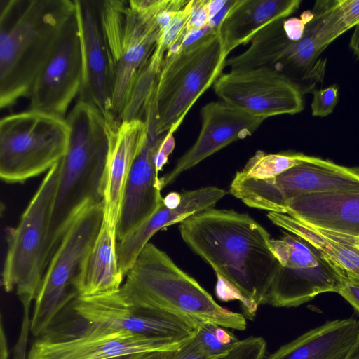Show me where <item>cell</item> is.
I'll list each match as a JSON object with an SVG mask.
<instances>
[{
  "instance_id": "6da1fadb",
  "label": "cell",
  "mask_w": 359,
  "mask_h": 359,
  "mask_svg": "<svg viewBox=\"0 0 359 359\" xmlns=\"http://www.w3.org/2000/svg\"><path fill=\"white\" fill-rule=\"evenodd\" d=\"M185 243L240 297L243 315L252 319L266 298L280 263L269 232L249 215L213 208L180 223Z\"/></svg>"
},
{
  "instance_id": "7a4b0ae2",
  "label": "cell",
  "mask_w": 359,
  "mask_h": 359,
  "mask_svg": "<svg viewBox=\"0 0 359 359\" xmlns=\"http://www.w3.org/2000/svg\"><path fill=\"white\" fill-rule=\"evenodd\" d=\"M75 11V0L0 1L1 109L29 97Z\"/></svg>"
},
{
  "instance_id": "3957f363",
  "label": "cell",
  "mask_w": 359,
  "mask_h": 359,
  "mask_svg": "<svg viewBox=\"0 0 359 359\" xmlns=\"http://www.w3.org/2000/svg\"><path fill=\"white\" fill-rule=\"evenodd\" d=\"M113 294L128 306L168 312L198 325L208 323L241 331L247 325L243 314L219 305L194 278L149 242Z\"/></svg>"
},
{
  "instance_id": "277c9868",
  "label": "cell",
  "mask_w": 359,
  "mask_h": 359,
  "mask_svg": "<svg viewBox=\"0 0 359 359\" xmlns=\"http://www.w3.org/2000/svg\"><path fill=\"white\" fill-rule=\"evenodd\" d=\"M69 137L51 217L48 263L76 214L88 203H103L109 151L106 118L94 105L78 100L67 114Z\"/></svg>"
},
{
  "instance_id": "5b68a950",
  "label": "cell",
  "mask_w": 359,
  "mask_h": 359,
  "mask_svg": "<svg viewBox=\"0 0 359 359\" xmlns=\"http://www.w3.org/2000/svg\"><path fill=\"white\" fill-rule=\"evenodd\" d=\"M313 19L299 40L289 39L283 28V19L262 28L243 53L226 59L231 70L265 68L281 75L301 92L312 93L323 81L326 60L323 51L340 36L332 12L320 1L311 10Z\"/></svg>"
},
{
  "instance_id": "8992f818",
  "label": "cell",
  "mask_w": 359,
  "mask_h": 359,
  "mask_svg": "<svg viewBox=\"0 0 359 359\" xmlns=\"http://www.w3.org/2000/svg\"><path fill=\"white\" fill-rule=\"evenodd\" d=\"M60 172V161L46 174L18 225L6 230L2 285L30 308L48 264V234Z\"/></svg>"
},
{
  "instance_id": "52a82bcc",
  "label": "cell",
  "mask_w": 359,
  "mask_h": 359,
  "mask_svg": "<svg viewBox=\"0 0 359 359\" xmlns=\"http://www.w3.org/2000/svg\"><path fill=\"white\" fill-rule=\"evenodd\" d=\"M227 56L217 33L164 58L156 83L159 134L174 133L198 98L222 74Z\"/></svg>"
},
{
  "instance_id": "ba28073f",
  "label": "cell",
  "mask_w": 359,
  "mask_h": 359,
  "mask_svg": "<svg viewBox=\"0 0 359 359\" xmlns=\"http://www.w3.org/2000/svg\"><path fill=\"white\" fill-rule=\"evenodd\" d=\"M111 74L112 116L120 120L160 36L155 18L137 14L128 1L97 2Z\"/></svg>"
},
{
  "instance_id": "9c48e42d",
  "label": "cell",
  "mask_w": 359,
  "mask_h": 359,
  "mask_svg": "<svg viewBox=\"0 0 359 359\" xmlns=\"http://www.w3.org/2000/svg\"><path fill=\"white\" fill-rule=\"evenodd\" d=\"M66 118L29 109L0 121V177L23 183L48 172L65 156L69 137Z\"/></svg>"
},
{
  "instance_id": "30bf717a",
  "label": "cell",
  "mask_w": 359,
  "mask_h": 359,
  "mask_svg": "<svg viewBox=\"0 0 359 359\" xmlns=\"http://www.w3.org/2000/svg\"><path fill=\"white\" fill-rule=\"evenodd\" d=\"M229 192L249 207L285 214L288 203L305 194L359 193V168L308 156L300 164L267 179L236 174Z\"/></svg>"
},
{
  "instance_id": "8fae6325",
  "label": "cell",
  "mask_w": 359,
  "mask_h": 359,
  "mask_svg": "<svg viewBox=\"0 0 359 359\" xmlns=\"http://www.w3.org/2000/svg\"><path fill=\"white\" fill-rule=\"evenodd\" d=\"M103 203H88L74 217L54 252L35 298L31 332L41 337L77 294L74 282L103 222Z\"/></svg>"
},
{
  "instance_id": "7c38bea8",
  "label": "cell",
  "mask_w": 359,
  "mask_h": 359,
  "mask_svg": "<svg viewBox=\"0 0 359 359\" xmlns=\"http://www.w3.org/2000/svg\"><path fill=\"white\" fill-rule=\"evenodd\" d=\"M76 316L74 320L57 328L50 326L32 345L27 359H109L176 351L182 345L167 339L105 328Z\"/></svg>"
},
{
  "instance_id": "4fadbf2b",
  "label": "cell",
  "mask_w": 359,
  "mask_h": 359,
  "mask_svg": "<svg viewBox=\"0 0 359 359\" xmlns=\"http://www.w3.org/2000/svg\"><path fill=\"white\" fill-rule=\"evenodd\" d=\"M280 263L266 303L274 307H297L324 292H338L344 276L317 248L302 238L285 233L270 239Z\"/></svg>"
},
{
  "instance_id": "5bb4252c",
  "label": "cell",
  "mask_w": 359,
  "mask_h": 359,
  "mask_svg": "<svg viewBox=\"0 0 359 359\" xmlns=\"http://www.w3.org/2000/svg\"><path fill=\"white\" fill-rule=\"evenodd\" d=\"M155 96V93H151L144 106L142 118L146 124L147 136L126 184L116 226L118 242L148 220L163 203L155 157L167 133L157 132Z\"/></svg>"
},
{
  "instance_id": "9a60e30c",
  "label": "cell",
  "mask_w": 359,
  "mask_h": 359,
  "mask_svg": "<svg viewBox=\"0 0 359 359\" xmlns=\"http://www.w3.org/2000/svg\"><path fill=\"white\" fill-rule=\"evenodd\" d=\"M213 88L222 101L265 119L304 109L299 89L269 69H230L219 76Z\"/></svg>"
},
{
  "instance_id": "2e32d148",
  "label": "cell",
  "mask_w": 359,
  "mask_h": 359,
  "mask_svg": "<svg viewBox=\"0 0 359 359\" xmlns=\"http://www.w3.org/2000/svg\"><path fill=\"white\" fill-rule=\"evenodd\" d=\"M76 315L96 325L131 332L149 338L183 344L192 338L198 325L172 313L128 306L113 293L76 297L72 303Z\"/></svg>"
},
{
  "instance_id": "e0dca14e",
  "label": "cell",
  "mask_w": 359,
  "mask_h": 359,
  "mask_svg": "<svg viewBox=\"0 0 359 359\" xmlns=\"http://www.w3.org/2000/svg\"><path fill=\"white\" fill-rule=\"evenodd\" d=\"M82 53L76 11L55 51L37 76L29 97V109L64 118L79 93Z\"/></svg>"
},
{
  "instance_id": "ac0fdd59",
  "label": "cell",
  "mask_w": 359,
  "mask_h": 359,
  "mask_svg": "<svg viewBox=\"0 0 359 359\" xmlns=\"http://www.w3.org/2000/svg\"><path fill=\"white\" fill-rule=\"evenodd\" d=\"M201 128L196 140L174 168L160 177L161 189L221 149L251 135L266 120L224 101L204 105L201 109Z\"/></svg>"
},
{
  "instance_id": "d6986e66",
  "label": "cell",
  "mask_w": 359,
  "mask_h": 359,
  "mask_svg": "<svg viewBox=\"0 0 359 359\" xmlns=\"http://www.w3.org/2000/svg\"><path fill=\"white\" fill-rule=\"evenodd\" d=\"M75 4L82 53L79 100L94 105L106 118L113 116L111 74L97 2L75 0Z\"/></svg>"
},
{
  "instance_id": "ffe728a7",
  "label": "cell",
  "mask_w": 359,
  "mask_h": 359,
  "mask_svg": "<svg viewBox=\"0 0 359 359\" xmlns=\"http://www.w3.org/2000/svg\"><path fill=\"white\" fill-rule=\"evenodd\" d=\"M105 118L109 151L103 188V221L116 230L128 176L145 140L147 127L141 118Z\"/></svg>"
},
{
  "instance_id": "44dd1931",
  "label": "cell",
  "mask_w": 359,
  "mask_h": 359,
  "mask_svg": "<svg viewBox=\"0 0 359 359\" xmlns=\"http://www.w3.org/2000/svg\"><path fill=\"white\" fill-rule=\"evenodd\" d=\"M285 214L325 235L359 245V193L302 195L288 203Z\"/></svg>"
},
{
  "instance_id": "7402d4cb",
  "label": "cell",
  "mask_w": 359,
  "mask_h": 359,
  "mask_svg": "<svg viewBox=\"0 0 359 359\" xmlns=\"http://www.w3.org/2000/svg\"><path fill=\"white\" fill-rule=\"evenodd\" d=\"M182 194L180 205L170 208L164 203L148 220L121 241L117 242V257L120 270L126 277L142 248L159 230L182 222L190 216L212 208L226 192L216 187L187 191Z\"/></svg>"
},
{
  "instance_id": "603a6c76",
  "label": "cell",
  "mask_w": 359,
  "mask_h": 359,
  "mask_svg": "<svg viewBox=\"0 0 359 359\" xmlns=\"http://www.w3.org/2000/svg\"><path fill=\"white\" fill-rule=\"evenodd\" d=\"M116 230L104 221L86 255L74 282L77 297L114 293L124 282L117 257Z\"/></svg>"
},
{
  "instance_id": "cb8c5ba5",
  "label": "cell",
  "mask_w": 359,
  "mask_h": 359,
  "mask_svg": "<svg viewBox=\"0 0 359 359\" xmlns=\"http://www.w3.org/2000/svg\"><path fill=\"white\" fill-rule=\"evenodd\" d=\"M301 3L300 0H235L218 29L225 52L229 55L236 47L250 43L262 28L287 18Z\"/></svg>"
},
{
  "instance_id": "d4e9b609",
  "label": "cell",
  "mask_w": 359,
  "mask_h": 359,
  "mask_svg": "<svg viewBox=\"0 0 359 359\" xmlns=\"http://www.w3.org/2000/svg\"><path fill=\"white\" fill-rule=\"evenodd\" d=\"M359 335L353 318L329 321L280 346L265 359H343Z\"/></svg>"
},
{
  "instance_id": "484cf974",
  "label": "cell",
  "mask_w": 359,
  "mask_h": 359,
  "mask_svg": "<svg viewBox=\"0 0 359 359\" xmlns=\"http://www.w3.org/2000/svg\"><path fill=\"white\" fill-rule=\"evenodd\" d=\"M267 216L277 226L313 245L344 276L359 280V247L325 235L287 214L269 212Z\"/></svg>"
},
{
  "instance_id": "4316f807",
  "label": "cell",
  "mask_w": 359,
  "mask_h": 359,
  "mask_svg": "<svg viewBox=\"0 0 359 359\" xmlns=\"http://www.w3.org/2000/svg\"><path fill=\"white\" fill-rule=\"evenodd\" d=\"M308 156L302 153L283 152L266 154L257 151L238 175L252 179H267L276 177L304 161Z\"/></svg>"
},
{
  "instance_id": "83f0119b",
  "label": "cell",
  "mask_w": 359,
  "mask_h": 359,
  "mask_svg": "<svg viewBox=\"0 0 359 359\" xmlns=\"http://www.w3.org/2000/svg\"><path fill=\"white\" fill-rule=\"evenodd\" d=\"M266 342L259 337L236 341L226 353L212 359H264Z\"/></svg>"
},
{
  "instance_id": "f1b7e54d",
  "label": "cell",
  "mask_w": 359,
  "mask_h": 359,
  "mask_svg": "<svg viewBox=\"0 0 359 359\" xmlns=\"http://www.w3.org/2000/svg\"><path fill=\"white\" fill-rule=\"evenodd\" d=\"M311 114L316 117H325L332 114L339 100V87L337 84L325 88L316 89L313 92Z\"/></svg>"
},
{
  "instance_id": "f546056e",
  "label": "cell",
  "mask_w": 359,
  "mask_h": 359,
  "mask_svg": "<svg viewBox=\"0 0 359 359\" xmlns=\"http://www.w3.org/2000/svg\"><path fill=\"white\" fill-rule=\"evenodd\" d=\"M219 325L212 323H203L198 326L195 337L203 348L212 356L217 357L226 353L232 346L220 342L216 336Z\"/></svg>"
},
{
  "instance_id": "4dcf8cb0",
  "label": "cell",
  "mask_w": 359,
  "mask_h": 359,
  "mask_svg": "<svg viewBox=\"0 0 359 359\" xmlns=\"http://www.w3.org/2000/svg\"><path fill=\"white\" fill-rule=\"evenodd\" d=\"M210 20L209 0H193L187 34L202 29L209 24Z\"/></svg>"
},
{
  "instance_id": "1f68e13d",
  "label": "cell",
  "mask_w": 359,
  "mask_h": 359,
  "mask_svg": "<svg viewBox=\"0 0 359 359\" xmlns=\"http://www.w3.org/2000/svg\"><path fill=\"white\" fill-rule=\"evenodd\" d=\"M196 339L195 335L175 351L170 359H212Z\"/></svg>"
},
{
  "instance_id": "d6a6232c",
  "label": "cell",
  "mask_w": 359,
  "mask_h": 359,
  "mask_svg": "<svg viewBox=\"0 0 359 359\" xmlns=\"http://www.w3.org/2000/svg\"><path fill=\"white\" fill-rule=\"evenodd\" d=\"M29 307L23 308L22 323L19 338L13 350V359H27V346L29 333L31 332V320Z\"/></svg>"
},
{
  "instance_id": "836d02e7",
  "label": "cell",
  "mask_w": 359,
  "mask_h": 359,
  "mask_svg": "<svg viewBox=\"0 0 359 359\" xmlns=\"http://www.w3.org/2000/svg\"><path fill=\"white\" fill-rule=\"evenodd\" d=\"M337 293L359 313V280L345 276Z\"/></svg>"
},
{
  "instance_id": "e575fe53",
  "label": "cell",
  "mask_w": 359,
  "mask_h": 359,
  "mask_svg": "<svg viewBox=\"0 0 359 359\" xmlns=\"http://www.w3.org/2000/svg\"><path fill=\"white\" fill-rule=\"evenodd\" d=\"M339 7L348 29L359 24V0H339Z\"/></svg>"
},
{
  "instance_id": "d590c367",
  "label": "cell",
  "mask_w": 359,
  "mask_h": 359,
  "mask_svg": "<svg viewBox=\"0 0 359 359\" xmlns=\"http://www.w3.org/2000/svg\"><path fill=\"white\" fill-rule=\"evenodd\" d=\"M174 148L175 139L173 137V133L168 132L165 134L155 157V164L158 172L166 163L168 156L172 152Z\"/></svg>"
},
{
  "instance_id": "8d00e7d4",
  "label": "cell",
  "mask_w": 359,
  "mask_h": 359,
  "mask_svg": "<svg viewBox=\"0 0 359 359\" xmlns=\"http://www.w3.org/2000/svg\"><path fill=\"white\" fill-rule=\"evenodd\" d=\"M175 351H155L139 355L135 359H170Z\"/></svg>"
},
{
  "instance_id": "74e56055",
  "label": "cell",
  "mask_w": 359,
  "mask_h": 359,
  "mask_svg": "<svg viewBox=\"0 0 359 359\" xmlns=\"http://www.w3.org/2000/svg\"><path fill=\"white\" fill-rule=\"evenodd\" d=\"M0 353L1 359H8L9 353L7 346L6 333L4 332L2 320L1 322L0 329Z\"/></svg>"
},
{
  "instance_id": "f35d334b",
  "label": "cell",
  "mask_w": 359,
  "mask_h": 359,
  "mask_svg": "<svg viewBox=\"0 0 359 359\" xmlns=\"http://www.w3.org/2000/svg\"><path fill=\"white\" fill-rule=\"evenodd\" d=\"M355 27V30L350 40L349 47L355 56L359 59V24Z\"/></svg>"
},
{
  "instance_id": "ab89813d",
  "label": "cell",
  "mask_w": 359,
  "mask_h": 359,
  "mask_svg": "<svg viewBox=\"0 0 359 359\" xmlns=\"http://www.w3.org/2000/svg\"><path fill=\"white\" fill-rule=\"evenodd\" d=\"M182 200V194L177 193H170L163 198V203L170 208L177 207Z\"/></svg>"
},
{
  "instance_id": "60d3db41",
  "label": "cell",
  "mask_w": 359,
  "mask_h": 359,
  "mask_svg": "<svg viewBox=\"0 0 359 359\" xmlns=\"http://www.w3.org/2000/svg\"><path fill=\"white\" fill-rule=\"evenodd\" d=\"M343 359H359V335Z\"/></svg>"
},
{
  "instance_id": "b9f144b4",
  "label": "cell",
  "mask_w": 359,
  "mask_h": 359,
  "mask_svg": "<svg viewBox=\"0 0 359 359\" xmlns=\"http://www.w3.org/2000/svg\"><path fill=\"white\" fill-rule=\"evenodd\" d=\"M140 354H142V353L128 355H123V356L111 358H109V359H135V358H136Z\"/></svg>"
},
{
  "instance_id": "7bdbcfd3",
  "label": "cell",
  "mask_w": 359,
  "mask_h": 359,
  "mask_svg": "<svg viewBox=\"0 0 359 359\" xmlns=\"http://www.w3.org/2000/svg\"><path fill=\"white\" fill-rule=\"evenodd\" d=\"M358 247H359V246H358Z\"/></svg>"
}]
</instances>
